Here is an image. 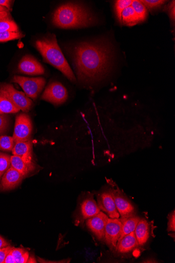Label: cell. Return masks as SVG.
Listing matches in <instances>:
<instances>
[{
	"label": "cell",
	"mask_w": 175,
	"mask_h": 263,
	"mask_svg": "<svg viewBox=\"0 0 175 263\" xmlns=\"http://www.w3.org/2000/svg\"><path fill=\"white\" fill-rule=\"evenodd\" d=\"M71 54L78 79L83 83L101 81L112 69L114 49L106 39L80 43L72 47Z\"/></svg>",
	"instance_id": "1"
},
{
	"label": "cell",
	"mask_w": 175,
	"mask_h": 263,
	"mask_svg": "<svg viewBox=\"0 0 175 263\" xmlns=\"http://www.w3.org/2000/svg\"><path fill=\"white\" fill-rule=\"evenodd\" d=\"M96 18L85 7L68 3L59 7L53 16V25L62 29L87 28L96 23Z\"/></svg>",
	"instance_id": "2"
},
{
	"label": "cell",
	"mask_w": 175,
	"mask_h": 263,
	"mask_svg": "<svg viewBox=\"0 0 175 263\" xmlns=\"http://www.w3.org/2000/svg\"><path fill=\"white\" fill-rule=\"evenodd\" d=\"M35 46L45 62L60 70L71 82H76V78L60 49L55 35H50L36 41Z\"/></svg>",
	"instance_id": "3"
},
{
	"label": "cell",
	"mask_w": 175,
	"mask_h": 263,
	"mask_svg": "<svg viewBox=\"0 0 175 263\" xmlns=\"http://www.w3.org/2000/svg\"><path fill=\"white\" fill-rule=\"evenodd\" d=\"M114 12L121 26L133 27L144 22L148 17V10L138 0H118L114 3Z\"/></svg>",
	"instance_id": "4"
},
{
	"label": "cell",
	"mask_w": 175,
	"mask_h": 263,
	"mask_svg": "<svg viewBox=\"0 0 175 263\" xmlns=\"http://www.w3.org/2000/svg\"><path fill=\"white\" fill-rule=\"evenodd\" d=\"M0 94L9 99L20 110L28 112L32 107L33 102L31 100L26 93L17 90L12 85L0 84Z\"/></svg>",
	"instance_id": "5"
},
{
	"label": "cell",
	"mask_w": 175,
	"mask_h": 263,
	"mask_svg": "<svg viewBox=\"0 0 175 263\" xmlns=\"http://www.w3.org/2000/svg\"><path fill=\"white\" fill-rule=\"evenodd\" d=\"M12 81L22 87L28 98L33 100L36 99L45 85V80L43 78H29L15 76Z\"/></svg>",
	"instance_id": "6"
},
{
	"label": "cell",
	"mask_w": 175,
	"mask_h": 263,
	"mask_svg": "<svg viewBox=\"0 0 175 263\" xmlns=\"http://www.w3.org/2000/svg\"><path fill=\"white\" fill-rule=\"evenodd\" d=\"M111 192L120 218L127 217L135 214V208L113 182H109Z\"/></svg>",
	"instance_id": "7"
},
{
	"label": "cell",
	"mask_w": 175,
	"mask_h": 263,
	"mask_svg": "<svg viewBox=\"0 0 175 263\" xmlns=\"http://www.w3.org/2000/svg\"><path fill=\"white\" fill-rule=\"evenodd\" d=\"M33 130L30 117L26 114H21L16 117L14 134L15 142L30 140Z\"/></svg>",
	"instance_id": "8"
},
{
	"label": "cell",
	"mask_w": 175,
	"mask_h": 263,
	"mask_svg": "<svg viewBox=\"0 0 175 263\" xmlns=\"http://www.w3.org/2000/svg\"><path fill=\"white\" fill-rule=\"evenodd\" d=\"M68 97V91L65 87L60 82H54L47 87L42 99L58 106L64 103Z\"/></svg>",
	"instance_id": "9"
},
{
	"label": "cell",
	"mask_w": 175,
	"mask_h": 263,
	"mask_svg": "<svg viewBox=\"0 0 175 263\" xmlns=\"http://www.w3.org/2000/svg\"><path fill=\"white\" fill-rule=\"evenodd\" d=\"M101 210L99 208L93 195L88 194L81 202L77 212L76 222L77 224L83 223L86 220L92 218Z\"/></svg>",
	"instance_id": "10"
},
{
	"label": "cell",
	"mask_w": 175,
	"mask_h": 263,
	"mask_svg": "<svg viewBox=\"0 0 175 263\" xmlns=\"http://www.w3.org/2000/svg\"><path fill=\"white\" fill-rule=\"evenodd\" d=\"M97 204L100 209L105 212L109 218L119 219L120 218L110 187L106 188L98 194Z\"/></svg>",
	"instance_id": "11"
},
{
	"label": "cell",
	"mask_w": 175,
	"mask_h": 263,
	"mask_svg": "<svg viewBox=\"0 0 175 263\" xmlns=\"http://www.w3.org/2000/svg\"><path fill=\"white\" fill-rule=\"evenodd\" d=\"M122 226L120 218L108 219L105 228L104 241L112 250H115L121 234Z\"/></svg>",
	"instance_id": "12"
},
{
	"label": "cell",
	"mask_w": 175,
	"mask_h": 263,
	"mask_svg": "<svg viewBox=\"0 0 175 263\" xmlns=\"http://www.w3.org/2000/svg\"><path fill=\"white\" fill-rule=\"evenodd\" d=\"M109 218L106 214L101 211L86 220L87 226L99 241H104L105 228Z\"/></svg>",
	"instance_id": "13"
},
{
	"label": "cell",
	"mask_w": 175,
	"mask_h": 263,
	"mask_svg": "<svg viewBox=\"0 0 175 263\" xmlns=\"http://www.w3.org/2000/svg\"><path fill=\"white\" fill-rule=\"evenodd\" d=\"M18 69L20 73L27 75L37 76L45 73L43 66L31 55L24 56L21 59Z\"/></svg>",
	"instance_id": "14"
},
{
	"label": "cell",
	"mask_w": 175,
	"mask_h": 263,
	"mask_svg": "<svg viewBox=\"0 0 175 263\" xmlns=\"http://www.w3.org/2000/svg\"><path fill=\"white\" fill-rule=\"evenodd\" d=\"M24 177L23 175L10 166L3 175L0 182V192L15 189L21 183Z\"/></svg>",
	"instance_id": "15"
},
{
	"label": "cell",
	"mask_w": 175,
	"mask_h": 263,
	"mask_svg": "<svg viewBox=\"0 0 175 263\" xmlns=\"http://www.w3.org/2000/svg\"><path fill=\"white\" fill-rule=\"evenodd\" d=\"M139 246L134 232L124 236L118 241L115 251L121 254H127Z\"/></svg>",
	"instance_id": "16"
},
{
	"label": "cell",
	"mask_w": 175,
	"mask_h": 263,
	"mask_svg": "<svg viewBox=\"0 0 175 263\" xmlns=\"http://www.w3.org/2000/svg\"><path fill=\"white\" fill-rule=\"evenodd\" d=\"M13 155L21 158L24 160L32 162V143L27 141L16 142L12 150Z\"/></svg>",
	"instance_id": "17"
},
{
	"label": "cell",
	"mask_w": 175,
	"mask_h": 263,
	"mask_svg": "<svg viewBox=\"0 0 175 263\" xmlns=\"http://www.w3.org/2000/svg\"><path fill=\"white\" fill-rule=\"evenodd\" d=\"M11 167L24 177L27 176L35 169V165L33 162H27L15 155L11 156Z\"/></svg>",
	"instance_id": "18"
},
{
	"label": "cell",
	"mask_w": 175,
	"mask_h": 263,
	"mask_svg": "<svg viewBox=\"0 0 175 263\" xmlns=\"http://www.w3.org/2000/svg\"><path fill=\"white\" fill-rule=\"evenodd\" d=\"M134 233L139 246H144L149 237V224L148 222L144 219H141L135 228Z\"/></svg>",
	"instance_id": "19"
},
{
	"label": "cell",
	"mask_w": 175,
	"mask_h": 263,
	"mask_svg": "<svg viewBox=\"0 0 175 263\" xmlns=\"http://www.w3.org/2000/svg\"><path fill=\"white\" fill-rule=\"evenodd\" d=\"M120 219L122 226L121 234L119 240L124 236L134 232L139 222L141 220V218L139 216H136L135 214L131 215L130 216L120 218Z\"/></svg>",
	"instance_id": "20"
},
{
	"label": "cell",
	"mask_w": 175,
	"mask_h": 263,
	"mask_svg": "<svg viewBox=\"0 0 175 263\" xmlns=\"http://www.w3.org/2000/svg\"><path fill=\"white\" fill-rule=\"evenodd\" d=\"M20 109L9 99L0 94V112L3 114L18 112Z\"/></svg>",
	"instance_id": "21"
},
{
	"label": "cell",
	"mask_w": 175,
	"mask_h": 263,
	"mask_svg": "<svg viewBox=\"0 0 175 263\" xmlns=\"http://www.w3.org/2000/svg\"><path fill=\"white\" fill-rule=\"evenodd\" d=\"M18 31V26L10 17L0 21V33Z\"/></svg>",
	"instance_id": "22"
},
{
	"label": "cell",
	"mask_w": 175,
	"mask_h": 263,
	"mask_svg": "<svg viewBox=\"0 0 175 263\" xmlns=\"http://www.w3.org/2000/svg\"><path fill=\"white\" fill-rule=\"evenodd\" d=\"M15 145L13 137L0 136V150L5 152L12 151Z\"/></svg>",
	"instance_id": "23"
},
{
	"label": "cell",
	"mask_w": 175,
	"mask_h": 263,
	"mask_svg": "<svg viewBox=\"0 0 175 263\" xmlns=\"http://www.w3.org/2000/svg\"><path fill=\"white\" fill-rule=\"evenodd\" d=\"M11 166V156L0 152V178L6 173Z\"/></svg>",
	"instance_id": "24"
},
{
	"label": "cell",
	"mask_w": 175,
	"mask_h": 263,
	"mask_svg": "<svg viewBox=\"0 0 175 263\" xmlns=\"http://www.w3.org/2000/svg\"><path fill=\"white\" fill-rule=\"evenodd\" d=\"M21 32H5L0 33V42H6L24 37Z\"/></svg>",
	"instance_id": "25"
},
{
	"label": "cell",
	"mask_w": 175,
	"mask_h": 263,
	"mask_svg": "<svg viewBox=\"0 0 175 263\" xmlns=\"http://www.w3.org/2000/svg\"><path fill=\"white\" fill-rule=\"evenodd\" d=\"M140 2L148 11L159 9L167 2L166 1H162V0H155V1H153V0H151V1H149V0H142V1Z\"/></svg>",
	"instance_id": "26"
},
{
	"label": "cell",
	"mask_w": 175,
	"mask_h": 263,
	"mask_svg": "<svg viewBox=\"0 0 175 263\" xmlns=\"http://www.w3.org/2000/svg\"><path fill=\"white\" fill-rule=\"evenodd\" d=\"M9 125V118L4 114H0V135L5 133Z\"/></svg>",
	"instance_id": "27"
},
{
	"label": "cell",
	"mask_w": 175,
	"mask_h": 263,
	"mask_svg": "<svg viewBox=\"0 0 175 263\" xmlns=\"http://www.w3.org/2000/svg\"><path fill=\"white\" fill-rule=\"evenodd\" d=\"M167 231L174 232L175 231V212L173 210L168 217Z\"/></svg>",
	"instance_id": "28"
},
{
	"label": "cell",
	"mask_w": 175,
	"mask_h": 263,
	"mask_svg": "<svg viewBox=\"0 0 175 263\" xmlns=\"http://www.w3.org/2000/svg\"><path fill=\"white\" fill-rule=\"evenodd\" d=\"M167 13L169 16L170 21L174 25L175 20V3L174 1L171 2L166 8Z\"/></svg>",
	"instance_id": "29"
},
{
	"label": "cell",
	"mask_w": 175,
	"mask_h": 263,
	"mask_svg": "<svg viewBox=\"0 0 175 263\" xmlns=\"http://www.w3.org/2000/svg\"><path fill=\"white\" fill-rule=\"evenodd\" d=\"M12 246H9L0 249V263H4L7 255L14 249Z\"/></svg>",
	"instance_id": "30"
},
{
	"label": "cell",
	"mask_w": 175,
	"mask_h": 263,
	"mask_svg": "<svg viewBox=\"0 0 175 263\" xmlns=\"http://www.w3.org/2000/svg\"><path fill=\"white\" fill-rule=\"evenodd\" d=\"M27 251L21 248H14L12 250V254L15 260V263H17L22 255Z\"/></svg>",
	"instance_id": "31"
},
{
	"label": "cell",
	"mask_w": 175,
	"mask_h": 263,
	"mask_svg": "<svg viewBox=\"0 0 175 263\" xmlns=\"http://www.w3.org/2000/svg\"><path fill=\"white\" fill-rule=\"evenodd\" d=\"M12 3V1H9V0H0V6L6 8L9 10L11 8V5Z\"/></svg>",
	"instance_id": "32"
},
{
	"label": "cell",
	"mask_w": 175,
	"mask_h": 263,
	"mask_svg": "<svg viewBox=\"0 0 175 263\" xmlns=\"http://www.w3.org/2000/svg\"><path fill=\"white\" fill-rule=\"evenodd\" d=\"M30 255L28 252L26 251L19 259L17 263H26L29 258Z\"/></svg>",
	"instance_id": "33"
},
{
	"label": "cell",
	"mask_w": 175,
	"mask_h": 263,
	"mask_svg": "<svg viewBox=\"0 0 175 263\" xmlns=\"http://www.w3.org/2000/svg\"><path fill=\"white\" fill-rule=\"evenodd\" d=\"M4 263H15V260L12 254V251L7 255Z\"/></svg>",
	"instance_id": "34"
},
{
	"label": "cell",
	"mask_w": 175,
	"mask_h": 263,
	"mask_svg": "<svg viewBox=\"0 0 175 263\" xmlns=\"http://www.w3.org/2000/svg\"><path fill=\"white\" fill-rule=\"evenodd\" d=\"M10 246L9 243L3 238L0 236V249H3L5 247Z\"/></svg>",
	"instance_id": "35"
},
{
	"label": "cell",
	"mask_w": 175,
	"mask_h": 263,
	"mask_svg": "<svg viewBox=\"0 0 175 263\" xmlns=\"http://www.w3.org/2000/svg\"><path fill=\"white\" fill-rule=\"evenodd\" d=\"M9 12H0V21L10 17Z\"/></svg>",
	"instance_id": "36"
},
{
	"label": "cell",
	"mask_w": 175,
	"mask_h": 263,
	"mask_svg": "<svg viewBox=\"0 0 175 263\" xmlns=\"http://www.w3.org/2000/svg\"><path fill=\"white\" fill-rule=\"evenodd\" d=\"M143 262H157V261H156V260L150 259L149 260L146 259V260L143 261Z\"/></svg>",
	"instance_id": "37"
},
{
	"label": "cell",
	"mask_w": 175,
	"mask_h": 263,
	"mask_svg": "<svg viewBox=\"0 0 175 263\" xmlns=\"http://www.w3.org/2000/svg\"><path fill=\"white\" fill-rule=\"evenodd\" d=\"M27 262H36V261L34 259V258L29 256V258L28 259Z\"/></svg>",
	"instance_id": "38"
},
{
	"label": "cell",
	"mask_w": 175,
	"mask_h": 263,
	"mask_svg": "<svg viewBox=\"0 0 175 263\" xmlns=\"http://www.w3.org/2000/svg\"><path fill=\"white\" fill-rule=\"evenodd\" d=\"M0 12H9V10L7 8L0 6Z\"/></svg>",
	"instance_id": "39"
},
{
	"label": "cell",
	"mask_w": 175,
	"mask_h": 263,
	"mask_svg": "<svg viewBox=\"0 0 175 263\" xmlns=\"http://www.w3.org/2000/svg\"><path fill=\"white\" fill-rule=\"evenodd\" d=\"M0 114H3L1 112H0Z\"/></svg>",
	"instance_id": "40"
}]
</instances>
